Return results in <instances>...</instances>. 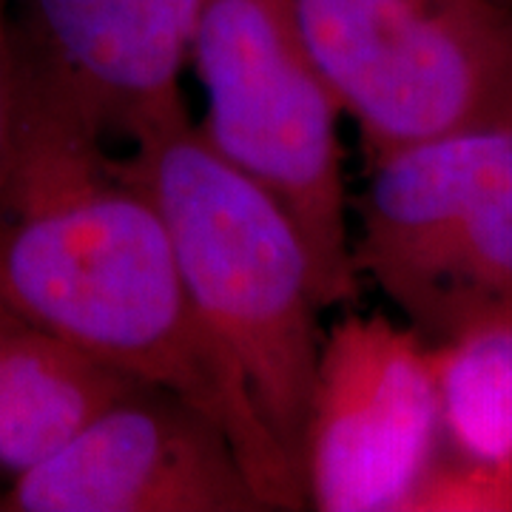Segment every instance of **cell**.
<instances>
[{"label": "cell", "instance_id": "cell-13", "mask_svg": "<svg viewBox=\"0 0 512 512\" xmlns=\"http://www.w3.org/2000/svg\"><path fill=\"white\" fill-rule=\"evenodd\" d=\"M501 3H507V6H512V0H501Z\"/></svg>", "mask_w": 512, "mask_h": 512}, {"label": "cell", "instance_id": "cell-11", "mask_svg": "<svg viewBox=\"0 0 512 512\" xmlns=\"http://www.w3.org/2000/svg\"><path fill=\"white\" fill-rule=\"evenodd\" d=\"M407 512H512V461L439 456Z\"/></svg>", "mask_w": 512, "mask_h": 512}, {"label": "cell", "instance_id": "cell-8", "mask_svg": "<svg viewBox=\"0 0 512 512\" xmlns=\"http://www.w3.org/2000/svg\"><path fill=\"white\" fill-rule=\"evenodd\" d=\"M6 512H265L231 439L171 390L137 384L12 476Z\"/></svg>", "mask_w": 512, "mask_h": 512}, {"label": "cell", "instance_id": "cell-1", "mask_svg": "<svg viewBox=\"0 0 512 512\" xmlns=\"http://www.w3.org/2000/svg\"><path fill=\"white\" fill-rule=\"evenodd\" d=\"M0 308L194 404L265 510H308L302 473L202 328L157 205L103 140L23 120L0 194Z\"/></svg>", "mask_w": 512, "mask_h": 512}, {"label": "cell", "instance_id": "cell-12", "mask_svg": "<svg viewBox=\"0 0 512 512\" xmlns=\"http://www.w3.org/2000/svg\"><path fill=\"white\" fill-rule=\"evenodd\" d=\"M23 128V80L9 0H0V194L9 183Z\"/></svg>", "mask_w": 512, "mask_h": 512}, {"label": "cell", "instance_id": "cell-10", "mask_svg": "<svg viewBox=\"0 0 512 512\" xmlns=\"http://www.w3.org/2000/svg\"><path fill=\"white\" fill-rule=\"evenodd\" d=\"M450 456L512 461V322L433 348Z\"/></svg>", "mask_w": 512, "mask_h": 512}, {"label": "cell", "instance_id": "cell-7", "mask_svg": "<svg viewBox=\"0 0 512 512\" xmlns=\"http://www.w3.org/2000/svg\"><path fill=\"white\" fill-rule=\"evenodd\" d=\"M205 0H9L23 120L131 137L183 100Z\"/></svg>", "mask_w": 512, "mask_h": 512}, {"label": "cell", "instance_id": "cell-3", "mask_svg": "<svg viewBox=\"0 0 512 512\" xmlns=\"http://www.w3.org/2000/svg\"><path fill=\"white\" fill-rule=\"evenodd\" d=\"M205 143L296 222L328 308L359 296L350 251L342 109L319 74L291 0H205L191 37Z\"/></svg>", "mask_w": 512, "mask_h": 512}, {"label": "cell", "instance_id": "cell-9", "mask_svg": "<svg viewBox=\"0 0 512 512\" xmlns=\"http://www.w3.org/2000/svg\"><path fill=\"white\" fill-rule=\"evenodd\" d=\"M137 379L0 308V467L18 476L57 453Z\"/></svg>", "mask_w": 512, "mask_h": 512}, {"label": "cell", "instance_id": "cell-5", "mask_svg": "<svg viewBox=\"0 0 512 512\" xmlns=\"http://www.w3.org/2000/svg\"><path fill=\"white\" fill-rule=\"evenodd\" d=\"M365 160L512 123V6L501 0H291Z\"/></svg>", "mask_w": 512, "mask_h": 512}, {"label": "cell", "instance_id": "cell-2", "mask_svg": "<svg viewBox=\"0 0 512 512\" xmlns=\"http://www.w3.org/2000/svg\"><path fill=\"white\" fill-rule=\"evenodd\" d=\"M128 143L123 168L163 217L202 328L302 473L325 311L302 231L205 143L185 100L134 128Z\"/></svg>", "mask_w": 512, "mask_h": 512}, {"label": "cell", "instance_id": "cell-4", "mask_svg": "<svg viewBox=\"0 0 512 512\" xmlns=\"http://www.w3.org/2000/svg\"><path fill=\"white\" fill-rule=\"evenodd\" d=\"M350 251L433 348L512 322V123L365 160Z\"/></svg>", "mask_w": 512, "mask_h": 512}, {"label": "cell", "instance_id": "cell-6", "mask_svg": "<svg viewBox=\"0 0 512 512\" xmlns=\"http://www.w3.org/2000/svg\"><path fill=\"white\" fill-rule=\"evenodd\" d=\"M444 447L433 345L384 313L322 336L305 427L308 510L407 512Z\"/></svg>", "mask_w": 512, "mask_h": 512}]
</instances>
